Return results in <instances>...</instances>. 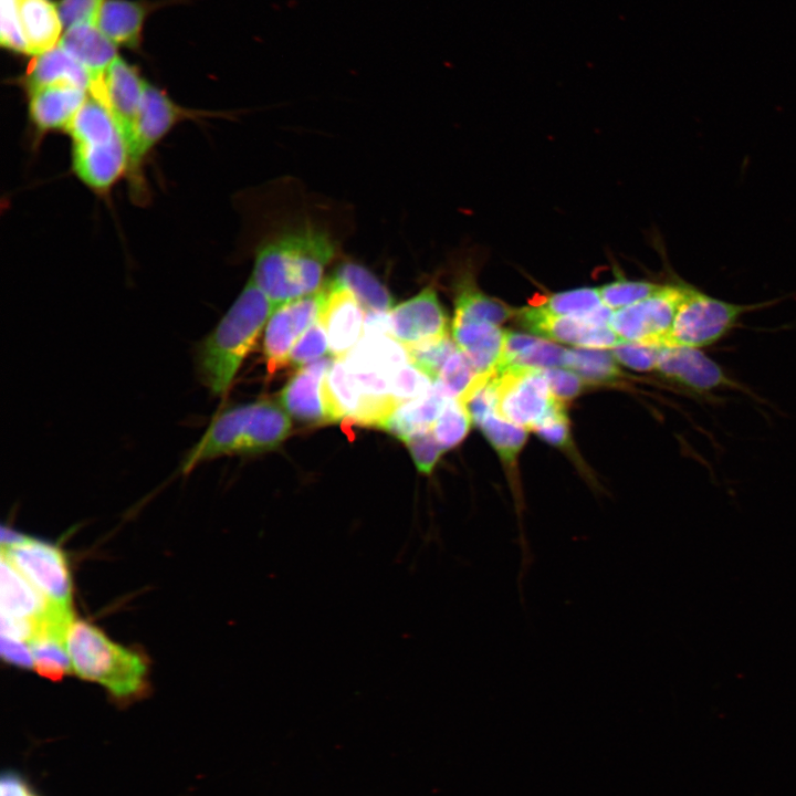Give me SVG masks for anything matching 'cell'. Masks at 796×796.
Wrapping results in <instances>:
<instances>
[{
  "instance_id": "836d02e7",
  "label": "cell",
  "mask_w": 796,
  "mask_h": 796,
  "mask_svg": "<svg viewBox=\"0 0 796 796\" xmlns=\"http://www.w3.org/2000/svg\"><path fill=\"white\" fill-rule=\"evenodd\" d=\"M471 417L464 405L458 398H450L431 428L438 443L448 450L454 448L467 437Z\"/></svg>"
},
{
  "instance_id": "603a6c76",
  "label": "cell",
  "mask_w": 796,
  "mask_h": 796,
  "mask_svg": "<svg viewBox=\"0 0 796 796\" xmlns=\"http://www.w3.org/2000/svg\"><path fill=\"white\" fill-rule=\"evenodd\" d=\"M17 10L28 54L56 46L63 25L57 7L50 0H17Z\"/></svg>"
},
{
  "instance_id": "1f68e13d",
  "label": "cell",
  "mask_w": 796,
  "mask_h": 796,
  "mask_svg": "<svg viewBox=\"0 0 796 796\" xmlns=\"http://www.w3.org/2000/svg\"><path fill=\"white\" fill-rule=\"evenodd\" d=\"M564 366L588 384H611L621 375L612 353L601 348L566 349Z\"/></svg>"
},
{
  "instance_id": "4dcf8cb0",
  "label": "cell",
  "mask_w": 796,
  "mask_h": 796,
  "mask_svg": "<svg viewBox=\"0 0 796 796\" xmlns=\"http://www.w3.org/2000/svg\"><path fill=\"white\" fill-rule=\"evenodd\" d=\"M35 671L52 681H59L72 671L66 649V636L42 630L29 641Z\"/></svg>"
},
{
  "instance_id": "d6986e66",
  "label": "cell",
  "mask_w": 796,
  "mask_h": 796,
  "mask_svg": "<svg viewBox=\"0 0 796 796\" xmlns=\"http://www.w3.org/2000/svg\"><path fill=\"white\" fill-rule=\"evenodd\" d=\"M451 328L453 341L476 375H489L498 370L505 331L488 322H452Z\"/></svg>"
},
{
  "instance_id": "30bf717a",
  "label": "cell",
  "mask_w": 796,
  "mask_h": 796,
  "mask_svg": "<svg viewBox=\"0 0 796 796\" xmlns=\"http://www.w3.org/2000/svg\"><path fill=\"white\" fill-rule=\"evenodd\" d=\"M146 83L134 66L117 56L98 78L92 81L88 91L109 109L127 148L133 137Z\"/></svg>"
},
{
  "instance_id": "d6a6232c",
  "label": "cell",
  "mask_w": 796,
  "mask_h": 796,
  "mask_svg": "<svg viewBox=\"0 0 796 796\" xmlns=\"http://www.w3.org/2000/svg\"><path fill=\"white\" fill-rule=\"evenodd\" d=\"M479 427L504 464L512 468L526 441L527 429L494 413L489 415Z\"/></svg>"
},
{
  "instance_id": "4316f807",
  "label": "cell",
  "mask_w": 796,
  "mask_h": 796,
  "mask_svg": "<svg viewBox=\"0 0 796 796\" xmlns=\"http://www.w3.org/2000/svg\"><path fill=\"white\" fill-rule=\"evenodd\" d=\"M515 315L523 327L538 336L580 347L593 327L580 315H552L537 305L521 308Z\"/></svg>"
},
{
  "instance_id": "e0dca14e",
  "label": "cell",
  "mask_w": 796,
  "mask_h": 796,
  "mask_svg": "<svg viewBox=\"0 0 796 796\" xmlns=\"http://www.w3.org/2000/svg\"><path fill=\"white\" fill-rule=\"evenodd\" d=\"M72 158L76 176L96 191L111 188L129 165L123 137L107 143L73 144Z\"/></svg>"
},
{
  "instance_id": "74e56055",
  "label": "cell",
  "mask_w": 796,
  "mask_h": 796,
  "mask_svg": "<svg viewBox=\"0 0 796 796\" xmlns=\"http://www.w3.org/2000/svg\"><path fill=\"white\" fill-rule=\"evenodd\" d=\"M326 353H329L327 336L325 327L321 318H318L303 333L291 348L286 367L300 369L325 357Z\"/></svg>"
},
{
  "instance_id": "f35d334b",
  "label": "cell",
  "mask_w": 796,
  "mask_h": 796,
  "mask_svg": "<svg viewBox=\"0 0 796 796\" xmlns=\"http://www.w3.org/2000/svg\"><path fill=\"white\" fill-rule=\"evenodd\" d=\"M433 381L420 369L407 363L389 376L392 397L400 404L417 399L425 395Z\"/></svg>"
},
{
  "instance_id": "2e32d148",
  "label": "cell",
  "mask_w": 796,
  "mask_h": 796,
  "mask_svg": "<svg viewBox=\"0 0 796 796\" xmlns=\"http://www.w3.org/2000/svg\"><path fill=\"white\" fill-rule=\"evenodd\" d=\"M334 357L320 358L295 371L280 392L279 402L290 417L306 426L328 425L322 386Z\"/></svg>"
},
{
  "instance_id": "f1b7e54d",
  "label": "cell",
  "mask_w": 796,
  "mask_h": 796,
  "mask_svg": "<svg viewBox=\"0 0 796 796\" xmlns=\"http://www.w3.org/2000/svg\"><path fill=\"white\" fill-rule=\"evenodd\" d=\"M332 280L346 287L365 312H389L394 307L389 290L362 264L343 262L335 270Z\"/></svg>"
},
{
  "instance_id": "ab89813d",
  "label": "cell",
  "mask_w": 796,
  "mask_h": 796,
  "mask_svg": "<svg viewBox=\"0 0 796 796\" xmlns=\"http://www.w3.org/2000/svg\"><path fill=\"white\" fill-rule=\"evenodd\" d=\"M478 377L464 354L457 349L443 364L437 381L451 398L461 397Z\"/></svg>"
},
{
  "instance_id": "52a82bcc",
  "label": "cell",
  "mask_w": 796,
  "mask_h": 796,
  "mask_svg": "<svg viewBox=\"0 0 796 796\" xmlns=\"http://www.w3.org/2000/svg\"><path fill=\"white\" fill-rule=\"evenodd\" d=\"M685 285L662 284L649 297L614 312L609 326L626 342L666 346Z\"/></svg>"
},
{
  "instance_id": "7dc6e473",
  "label": "cell",
  "mask_w": 796,
  "mask_h": 796,
  "mask_svg": "<svg viewBox=\"0 0 796 796\" xmlns=\"http://www.w3.org/2000/svg\"><path fill=\"white\" fill-rule=\"evenodd\" d=\"M549 390L555 399L566 402L583 390V379L573 371L555 368H541Z\"/></svg>"
},
{
  "instance_id": "277c9868",
  "label": "cell",
  "mask_w": 796,
  "mask_h": 796,
  "mask_svg": "<svg viewBox=\"0 0 796 796\" xmlns=\"http://www.w3.org/2000/svg\"><path fill=\"white\" fill-rule=\"evenodd\" d=\"M66 649L75 673L103 685L117 702H133L147 691L144 656L114 642L91 622L73 620Z\"/></svg>"
},
{
  "instance_id": "8992f818",
  "label": "cell",
  "mask_w": 796,
  "mask_h": 796,
  "mask_svg": "<svg viewBox=\"0 0 796 796\" xmlns=\"http://www.w3.org/2000/svg\"><path fill=\"white\" fill-rule=\"evenodd\" d=\"M2 552L51 604L72 609V577L60 547L28 536Z\"/></svg>"
},
{
  "instance_id": "9a60e30c",
  "label": "cell",
  "mask_w": 796,
  "mask_h": 796,
  "mask_svg": "<svg viewBox=\"0 0 796 796\" xmlns=\"http://www.w3.org/2000/svg\"><path fill=\"white\" fill-rule=\"evenodd\" d=\"M187 117L161 90L146 83L133 137L128 145V169L137 170L145 156L179 122Z\"/></svg>"
},
{
  "instance_id": "6da1fadb",
  "label": "cell",
  "mask_w": 796,
  "mask_h": 796,
  "mask_svg": "<svg viewBox=\"0 0 796 796\" xmlns=\"http://www.w3.org/2000/svg\"><path fill=\"white\" fill-rule=\"evenodd\" d=\"M336 250L329 233L312 224L283 230L259 245L251 279L275 308L320 291Z\"/></svg>"
},
{
  "instance_id": "5b68a950",
  "label": "cell",
  "mask_w": 796,
  "mask_h": 796,
  "mask_svg": "<svg viewBox=\"0 0 796 796\" xmlns=\"http://www.w3.org/2000/svg\"><path fill=\"white\" fill-rule=\"evenodd\" d=\"M771 304L731 303L687 283L666 346H711L727 335L743 314Z\"/></svg>"
},
{
  "instance_id": "60d3db41",
  "label": "cell",
  "mask_w": 796,
  "mask_h": 796,
  "mask_svg": "<svg viewBox=\"0 0 796 796\" xmlns=\"http://www.w3.org/2000/svg\"><path fill=\"white\" fill-rule=\"evenodd\" d=\"M532 430L542 440L558 448H567L570 444V431L565 402L555 399Z\"/></svg>"
},
{
  "instance_id": "b9f144b4",
  "label": "cell",
  "mask_w": 796,
  "mask_h": 796,
  "mask_svg": "<svg viewBox=\"0 0 796 796\" xmlns=\"http://www.w3.org/2000/svg\"><path fill=\"white\" fill-rule=\"evenodd\" d=\"M565 354L566 349L563 347L538 338L500 370L510 367L555 368L564 366Z\"/></svg>"
},
{
  "instance_id": "ba28073f",
  "label": "cell",
  "mask_w": 796,
  "mask_h": 796,
  "mask_svg": "<svg viewBox=\"0 0 796 796\" xmlns=\"http://www.w3.org/2000/svg\"><path fill=\"white\" fill-rule=\"evenodd\" d=\"M496 415L532 430L555 401L541 368L510 367L496 371Z\"/></svg>"
},
{
  "instance_id": "f6af8a7d",
  "label": "cell",
  "mask_w": 796,
  "mask_h": 796,
  "mask_svg": "<svg viewBox=\"0 0 796 796\" xmlns=\"http://www.w3.org/2000/svg\"><path fill=\"white\" fill-rule=\"evenodd\" d=\"M104 0H61L56 7L62 24L69 29L83 23L96 24Z\"/></svg>"
},
{
  "instance_id": "7bdbcfd3",
  "label": "cell",
  "mask_w": 796,
  "mask_h": 796,
  "mask_svg": "<svg viewBox=\"0 0 796 796\" xmlns=\"http://www.w3.org/2000/svg\"><path fill=\"white\" fill-rule=\"evenodd\" d=\"M664 346L637 342H624L612 349V355L625 366L639 371L656 369Z\"/></svg>"
},
{
  "instance_id": "484cf974",
  "label": "cell",
  "mask_w": 796,
  "mask_h": 796,
  "mask_svg": "<svg viewBox=\"0 0 796 796\" xmlns=\"http://www.w3.org/2000/svg\"><path fill=\"white\" fill-rule=\"evenodd\" d=\"M322 391L331 423H355L364 400L343 359H335L326 373Z\"/></svg>"
},
{
  "instance_id": "83f0119b",
  "label": "cell",
  "mask_w": 796,
  "mask_h": 796,
  "mask_svg": "<svg viewBox=\"0 0 796 796\" xmlns=\"http://www.w3.org/2000/svg\"><path fill=\"white\" fill-rule=\"evenodd\" d=\"M144 17L145 8L139 2L107 0L101 8L96 25L114 44L136 48Z\"/></svg>"
},
{
  "instance_id": "8fae6325",
  "label": "cell",
  "mask_w": 796,
  "mask_h": 796,
  "mask_svg": "<svg viewBox=\"0 0 796 796\" xmlns=\"http://www.w3.org/2000/svg\"><path fill=\"white\" fill-rule=\"evenodd\" d=\"M390 337L409 347L449 334L448 316L431 286L389 311Z\"/></svg>"
},
{
  "instance_id": "7402d4cb",
  "label": "cell",
  "mask_w": 796,
  "mask_h": 796,
  "mask_svg": "<svg viewBox=\"0 0 796 796\" xmlns=\"http://www.w3.org/2000/svg\"><path fill=\"white\" fill-rule=\"evenodd\" d=\"M59 45L87 70L92 81L117 57L115 44L93 23L66 29Z\"/></svg>"
},
{
  "instance_id": "e575fe53",
  "label": "cell",
  "mask_w": 796,
  "mask_h": 796,
  "mask_svg": "<svg viewBox=\"0 0 796 796\" xmlns=\"http://www.w3.org/2000/svg\"><path fill=\"white\" fill-rule=\"evenodd\" d=\"M449 334L432 341L405 347L409 363L426 374L433 383L438 379L446 360L458 349Z\"/></svg>"
},
{
  "instance_id": "f907efd6",
  "label": "cell",
  "mask_w": 796,
  "mask_h": 796,
  "mask_svg": "<svg viewBox=\"0 0 796 796\" xmlns=\"http://www.w3.org/2000/svg\"><path fill=\"white\" fill-rule=\"evenodd\" d=\"M390 336L389 312H366L364 322V336Z\"/></svg>"
},
{
  "instance_id": "cb8c5ba5",
  "label": "cell",
  "mask_w": 796,
  "mask_h": 796,
  "mask_svg": "<svg viewBox=\"0 0 796 796\" xmlns=\"http://www.w3.org/2000/svg\"><path fill=\"white\" fill-rule=\"evenodd\" d=\"M343 360L350 371H375L388 377L409 363L405 347L388 335L364 336Z\"/></svg>"
},
{
  "instance_id": "c3c4849f",
  "label": "cell",
  "mask_w": 796,
  "mask_h": 796,
  "mask_svg": "<svg viewBox=\"0 0 796 796\" xmlns=\"http://www.w3.org/2000/svg\"><path fill=\"white\" fill-rule=\"evenodd\" d=\"M1 657L7 662L24 669L34 667L31 648L21 640L1 636Z\"/></svg>"
},
{
  "instance_id": "44dd1931",
  "label": "cell",
  "mask_w": 796,
  "mask_h": 796,
  "mask_svg": "<svg viewBox=\"0 0 796 796\" xmlns=\"http://www.w3.org/2000/svg\"><path fill=\"white\" fill-rule=\"evenodd\" d=\"M451 397L434 381L421 397L400 405L388 418L383 430L401 441L431 430Z\"/></svg>"
},
{
  "instance_id": "ac0fdd59",
  "label": "cell",
  "mask_w": 796,
  "mask_h": 796,
  "mask_svg": "<svg viewBox=\"0 0 796 796\" xmlns=\"http://www.w3.org/2000/svg\"><path fill=\"white\" fill-rule=\"evenodd\" d=\"M88 97L71 85H51L29 92V116L38 132L67 130Z\"/></svg>"
},
{
  "instance_id": "5bb4252c",
  "label": "cell",
  "mask_w": 796,
  "mask_h": 796,
  "mask_svg": "<svg viewBox=\"0 0 796 796\" xmlns=\"http://www.w3.org/2000/svg\"><path fill=\"white\" fill-rule=\"evenodd\" d=\"M323 289L320 318L325 327L328 350L335 359H343L363 338L365 310L346 287L335 281H328Z\"/></svg>"
},
{
  "instance_id": "d4e9b609",
  "label": "cell",
  "mask_w": 796,
  "mask_h": 796,
  "mask_svg": "<svg viewBox=\"0 0 796 796\" xmlns=\"http://www.w3.org/2000/svg\"><path fill=\"white\" fill-rule=\"evenodd\" d=\"M455 283L453 323L488 322L499 325L515 315L512 307L480 291L470 273H464Z\"/></svg>"
},
{
  "instance_id": "4fadbf2b",
  "label": "cell",
  "mask_w": 796,
  "mask_h": 796,
  "mask_svg": "<svg viewBox=\"0 0 796 796\" xmlns=\"http://www.w3.org/2000/svg\"><path fill=\"white\" fill-rule=\"evenodd\" d=\"M72 614V609L51 604L1 552V616L29 622L36 632L49 621Z\"/></svg>"
},
{
  "instance_id": "8d00e7d4",
  "label": "cell",
  "mask_w": 796,
  "mask_h": 796,
  "mask_svg": "<svg viewBox=\"0 0 796 796\" xmlns=\"http://www.w3.org/2000/svg\"><path fill=\"white\" fill-rule=\"evenodd\" d=\"M661 285L649 281H631L617 276L615 281L598 287V292L604 305L611 310H619L649 297Z\"/></svg>"
},
{
  "instance_id": "7c38bea8",
  "label": "cell",
  "mask_w": 796,
  "mask_h": 796,
  "mask_svg": "<svg viewBox=\"0 0 796 796\" xmlns=\"http://www.w3.org/2000/svg\"><path fill=\"white\" fill-rule=\"evenodd\" d=\"M656 369L666 379L700 396L735 387V383L727 377L723 368L701 348L664 346Z\"/></svg>"
},
{
  "instance_id": "ffe728a7",
  "label": "cell",
  "mask_w": 796,
  "mask_h": 796,
  "mask_svg": "<svg viewBox=\"0 0 796 796\" xmlns=\"http://www.w3.org/2000/svg\"><path fill=\"white\" fill-rule=\"evenodd\" d=\"M23 83L28 93L51 85H71L88 92L92 78L87 70L57 44L34 56Z\"/></svg>"
},
{
  "instance_id": "7a4b0ae2",
  "label": "cell",
  "mask_w": 796,
  "mask_h": 796,
  "mask_svg": "<svg viewBox=\"0 0 796 796\" xmlns=\"http://www.w3.org/2000/svg\"><path fill=\"white\" fill-rule=\"evenodd\" d=\"M274 306L250 277L233 304L195 349L200 381L213 396L228 392Z\"/></svg>"
},
{
  "instance_id": "9c48e42d",
  "label": "cell",
  "mask_w": 796,
  "mask_h": 796,
  "mask_svg": "<svg viewBox=\"0 0 796 796\" xmlns=\"http://www.w3.org/2000/svg\"><path fill=\"white\" fill-rule=\"evenodd\" d=\"M324 302V289L274 308L263 336V355L272 376L286 367L289 353L303 333L315 323Z\"/></svg>"
},
{
  "instance_id": "816d5d0a",
  "label": "cell",
  "mask_w": 796,
  "mask_h": 796,
  "mask_svg": "<svg viewBox=\"0 0 796 796\" xmlns=\"http://www.w3.org/2000/svg\"><path fill=\"white\" fill-rule=\"evenodd\" d=\"M28 535L21 534L18 531L2 525L1 527V545L2 547L12 546L25 541Z\"/></svg>"
},
{
  "instance_id": "ee69618b",
  "label": "cell",
  "mask_w": 796,
  "mask_h": 796,
  "mask_svg": "<svg viewBox=\"0 0 796 796\" xmlns=\"http://www.w3.org/2000/svg\"><path fill=\"white\" fill-rule=\"evenodd\" d=\"M417 470L422 474H431L438 463L443 448L438 443L431 430L416 434L405 441Z\"/></svg>"
},
{
  "instance_id": "3957f363",
  "label": "cell",
  "mask_w": 796,
  "mask_h": 796,
  "mask_svg": "<svg viewBox=\"0 0 796 796\" xmlns=\"http://www.w3.org/2000/svg\"><path fill=\"white\" fill-rule=\"evenodd\" d=\"M290 416L271 399L237 405L213 417L200 439L185 455L180 470L223 455L255 454L277 448L291 433Z\"/></svg>"
},
{
  "instance_id": "681fc988",
  "label": "cell",
  "mask_w": 796,
  "mask_h": 796,
  "mask_svg": "<svg viewBox=\"0 0 796 796\" xmlns=\"http://www.w3.org/2000/svg\"><path fill=\"white\" fill-rule=\"evenodd\" d=\"M1 796H40L18 773L6 772L1 777Z\"/></svg>"
},
{
  "instance_id": "bcb514c9",
  "label": "cell",
  "mask_w": 796,
  "mask_h": 796,
  "mask_svg": "<svg viewBox=\"0 0 796 796\" xmlns=\"http://www.w3.org/2000/svg\"><path fill=\"white\" fill-rule=\"evenodd\" d=\"M1 44L14 52L28 53L21 31L17 0H1Z\"/></svg>"
},
{
  "instance_id": "f546056e",
  "label": "cell",
  "mask_w": 796,
  "mask_h": 796,
  "mask_svg": "<svg viewBox=\"0 0 796 796\" xmlns=\"http://www.w3.org/2000/svg\"><path fill=\"white\" fill-rule=\"evenodd\" d=\"M67 132L73 144L107 143L123 137L109 109L90 93Z\"/></svg>"
},
{
  "instance_id": "d590c367",
  "label": "cell",
  "mask_w": 796,
  "mask_h": 796,
  "mask_svg": "<svg viewBox=\"0 0 796 796\" xmlns=\"http://www.w3.org/2000/svg\"><path fill=\"white\" fill-rule=\"evenodd\" d=\"M601 304L598 287H579L551 294L537 306L552 315L566 316L587 313Z\"/></svg>"
}]
</instances>
